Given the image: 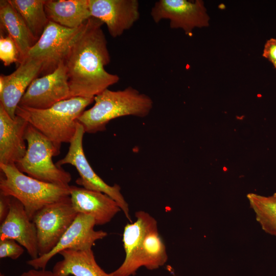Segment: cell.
Instances as JSON below:
<instances>
[{
  "mask_svg": "<svg viewBox=\"0 0 276 276\" xmlns=\"http://www.w3.org/2000/svg\"><path fill=\"white\" fill-rule=\"evenodd\" d=\"M103 24L98 19L89 18L63 60L71 98H94L120 80L117 75L105 69L110 56L102 29Z\"/></svg>",
  "mask_w": 276,
  "mask_h": 276,
  "instance_id": "cell-1",
  "label": "cell"
},
{
  "mask_svg": "<svg viewBox=\"0 0 276 276\" xmlns=\"http://www.w3.org/2000/svg\"><path fill=\"white\" fill-rule=\"evenodd\" d=\"M94 101V106L84 110L77 120L88 133L105 130L107 124L116 118L127 116L145 117L153 105L149 96L131 86L117 91L106 89L96 96Z\"/></svg>",
  "mask_w": 276,
  "mask_h": 276,
  "instance_id": "cell-2",
  "label": "cell"
},
{
  "mask_svg": "<svg viewBox=\"0 0 276 276\" xmlns=\"http://www.w3.org/2000/svg\"><path fill=\"white\" fill-rule=\"evenodd\" d=\"M93 101L94 98L76 97L43 109L18 106L16 115L60 148L62 143H70L76 132L78 118Z\"/></svg>",
  "mask_w": 276,
  "mask_h": 276,
  "instance_id": "cell-3",
  "label": "cell"
},
{
  "mask_svg": "<svg viewBox=\"0 0 276 276\" xmlns=\"http://www.w3.org/2000/svg\"><path fill=\"white\" fill-rule=\"evenodd\" d=\"M0 193L13 197L24 205L32 220L44 206L70 197L71 186L43 182L25 175L15 165L0 164Z\"/></svg>",
  "mask_w": 276,
  "mask_h": 276,
  "instance_id": "cell-4",
  "label": "cell"
},
{
  "mask_svg": "<svg viewBox=\"0 0 276 276\" xmlns=\"http://www.w3.org/2000/svg\"><path fill=\"white\" fill-rule=\"evenodd\" d=\"M27 149L15 165L22 173L37 180L60 186H69L71 174L54 164L53 156L60 154V148L30 124L25 132Z\"/></svg>",
  "mask_w": 276,
  "mask_h": 276,
  "instance_id": "cell-5",
  "label": "cell"
},
{
  "mask_svg": "<svg viewBox=\"0 0 276 276\" xmlns=\"http://www.w3.org/2000/svg\"><path fill=\"white\" fill-rule=\"evenodd\" d=\"M84 133L83 127L78 122L76 132L70 143L67 153L56 164L59 167L65 164L74 166L80 176L76 180L78 185L87 190L101 192L109 196L117 202L126 217L132 222L128 204L121 193L120 186L107 184L95 173L87 160L83 148Z\"/></svg>",
  "mask_w": 276,
  "mask_h": 276,
  "instance_id": "cell-6",
  "label": "cell"
},
{
  "mask_svg": "<svg viewBox=\"0 0 276 276\" xmlns=\"http://www.w3.org/2000/svg\"><path fill=\"white\" fill-rule=\"evenodd\" d=\"M85 22L79 28L71 29L49 21L26 58L42 61L41 74L43 76L52 73L64 60L71 46L83 31Z\"/></svg>",
  "mask_w": 276,
  "mask_h": 276,
  "instance_id": "cell-7",
  "label": "cell"
},
{
  "mask_svg": "<svg viewBox=\"0 0 276 276\" xmlns=\"http://www.w3.org/2000/svg\"><path fill=\"white\" fill-rule=\"evenodd\" d=\"M77 214L70 197L44 206L34 215L32 221L37 231L38 257L56 246Z\"/></svg>",
  "mask_w": 276,
  "mask_h": 276,
  "instance_id": "cell-8",
  "label": "cell"
},
{
  "mask_svg": "<svg viewBox=\"0 0 276 276\" xmlns=\"http://www.w3.org/2000/svg\"><path fill=\"white\" fill-rule=\"evenodd\" d=\"M150 15L157 24L169 20L171 29H181L189 36L195 28L209 26L210 17L201 0H159L154 3Z\"/></svg>",
  "mask_w": 276,
  "mask_h": 276,
  "instance_id": "cell-9",
  "label": "cell"
},
{
  "mask_svg": "<svg viewBox=\"0 0 276 276\" xmlns=\"http://www.w3.org/2000/svg\"><path fill=\"white\" fill-rule=\"evenodd\" d=\"M69 98H71L70 88L63 61L54 72L37 78L32 82L18 106L43 109Z\"/></svg>",
  "mask_w": 276,
  "mask_h": 276,
  "instance_id": "cell-10",
  "label": "cell"
},
{
  "mask_svg": "<svg viewBox=\"0 0 276 276\" xmlns=\"http://www.w3.org/2000/svg\"><path fill=\"white\" fill-rule=\"evenodd\" d=\"M95 220L93 217L78 213L74 222L50 252L36 259L28 260L27 263L35 269H45L49 261L63 250L91 249L96 241L107 235L106 232L95 231Z\"/></svg>",
  "mask_w": 276,
  "mask_h": 276,
  "instance_id": "cell-11",
  "label": "cell"
},
{
  "mask_svg": "<svg viewBox=\"0 0 276 276\" xmlns=\"http://www.w3.org/2000/svg\"><path fill=\"white\" fill-rule=\"evenodd\" d=\"M166 246L158 228L149 232L125 256L120 266L110 273L113 276H130L141 267L154 270L167 261Z\"/></svg>",
  "mask_w": 276,
  "mask_h": 276,
  "instance_id": "cell-12",
  "label": "cell"
},
{
  "mask_svg": "<svg viewBox=\"0 0 276 276\" xmlns=\"http://www.w3.org/2000/svg\"><path fill=\"white\" fill-rule=\"evenodd\" d=\"M91 17L105 24L113 38L121 36L140 18L137 0H88Z\"/></svg>",
  "mask_w": 276,
  "mask_h": 276,
  "instance_id": "cell-13",
  "label": "cell"
},
{
  "mask_svg": "<svg viewBox=\"0 0 276 276\" xmlns=\"http://www.w3.org/2000/svg\"><path fill=\"white\" fill-rule=\"evenodd\" d=\"M42 61L26 58L16 70L9 75L0 76V104L13 119L16 110L32 82L41 73Z\"/></svg>",
  "mask_w": 276,
  "mask_h": 276,
  "instance_id": "cell-14",
  "label": "cell"
},
{
  "mask_svg": "<svg viewBox=\"0 0 276 276\" xmlns=\"http://www.w3.org/2000/svg\"><path fill=\"white\" fill-rule=\"evenodd\" d=\"M11 239L24 247L31 257H38L37 231L22 204L11 196L9 212L0 226V240Z\"/></svg>",
  "mask_w": 276,
  "mask_h": 276,
  "instance_id": "cell-15",
  "label": "cell"
},
{
  "mask_svg": "<svg viewBox=\"0 0 276 276\" xmlns=\"http://www.w3.org/2000/svg\"><path fill=\"white\" fill-rule=\"evenodd\" d=\"M28 124L18 116L12 119L0 104V164L16 165L24 156L27 149L24 136Z\"/></svg>",
  "mask_w": 276,
  "mask_h": 276,
  "instance_id": "cell-16",
  "label": "cell"
},
{
  "mask_svg": "<svg viewBox=\"0 0 276 276\" xmlns=\"http://www.w3.org/2000/svg\"><path fill=\"white\" fill-rule=\"evenodd\" d=\"M70 198L75 211L93 217L96 225L108 223L121 211L117 202L108 195L83 187L71 186Z\"/></svg>",
  "mask_w": 276,
  "mask_h": 276,
  "instance_id": "cell-17",
  "label": "cell"
},
{
  "mask_svg": "<svg viewBox=\"0 0 276 276\" xmlns=\"http://www.w3.org/2000/svg\"><path fill=\"white\" fill-rule=\"evenodd\" d=\"M59 254L62 259L55 264L52 270L58 276H113L97 264L92 249H65Z\"/></svg>",
  "mask_w": 276,
  "mask_h": 276,
  "instance_id": "cell-18",
  "label": "cell"
},
{
  "mask_svg": "<svg viewBox=\"0 0 276 276\" xmlns=\"http://www.w3.org/2000/svg\"><path fill=\"white\" fill-rule=\"evenodd\" d=\"M44 10L50 21L71 29L91 17L88 0H45Z\"/></svg>",
  "mask_w": 276,
  "mask_h": 276,
  "instance_id": "cell-19",
  "label": "cell"
},
{
  "mask_svg": "<svg viewBox=\"0 0 276 276\" xmlns=\"http://www.w3.org/2000/svg\"><path fill=\"white\" fill-rule=\"evenodd\" d=\"M0 22L1 28L6 31L17 47L20 64L37 40L8 0L0 1Z\"/></svg>",
  "mask_w": 276,
  "mask_h": 276,
  "instance_id": "cell-20",
  "label": "cell"
},
{
  "mask_svg": "<svg viewBox=\"0 0 276 276\" xmlns=\"http://www.w3.org/2000/svg\"><path fill=\"white\" fill-rule=\"evenodd\" d=\"M19 14L37 41L49 22L44 10L45 0H8Z\"/></svg>",
  "mask_w": 276,
  "mask_h": 276,
  "instance_id": "cell-21",
  "label": "cell"
},
{
  "mask_svg": "<svg viewBox=\"0 0 276 276\" xmlns=\"http://www.w3.org/2000/svg\"><path fill=\"white\" fill-rule=\"evenodd\" d=\"M247 197L262 229L276 237V193L269 197L249 194Z\"/></svg>",
  "mask_w": 276,
  "mask_h": 276,
  "instance_id": "cell-22",
  "label": "cell"
},
{
  "mask_svg": "<svg viewBox=\"0 0 276 276\" xmlns=\"http://www.w3.org/2000/svg\"><path fill=\"white\" fill-rule=\"evenodd\" d=\"M135 217V222L124 227L122 241L126 255L149 232L158 228L156 220L148 213L136 212Z\"/></svg>",
  "mask_w": 276,
  "mask_h": 276,
  "instance_id": "cell-23",
  "label": "cell"
},
{
  "mask_svg": "<svg viewBox=\"0 0 276 276\" xmlns=\"http://www.w3.org/2000/svg\"><path fill=\"white\" fill-rule=\"evenodd\" d=\"M0 59L5 66H9L13 63L19 64V53L17 47L9 35L4 36L1 34Z\"/></svg>",
  "mask_w": 276,
  "mask_h": 276,
  "instance_id": "cell-24",
  "label": "cell"
},
{
  "mask_svg": "<svg viewBox=\"0 0 276 276\" xmlns=\"http://www.w3.org/2000/svg\"><path fill=\"white\" fill-rule=\"evenodd\" d=\"M24 252V249L15 240L11 239L0 240V258L18 259Z\"/></svg>",
  "mask_w": 276,
  "mask_h": 276,
  "instance_id": "cell-25",
  "label": "cell"
},
{
  "mask_svg": "<svg viewBox=\"0 0 276 276\" xmlns=\"http://www.w3.org/2000/svg\"><path fill=\"white\" fill-rule=\"evenodd\" d=\"M262 56L267 58L273 64L276 63V39L270 38L265 45Z\"/></svg>",
  "mask_w": 276,
  "mask_h": 276,
  "instance_id": "cell-26",
  "label": "cell"
},
{
  "mask_svg": "<svg viewBox=\"0 0 276 276\" xmlns=\"http://www.w3.org/2000/svg\"><path fill=\"white\" fill-rule=\"evenodd\" d=\"M11 196L0 193V222L7 217L10 207Z\"/></svg>",
  "mask_w": 276,
  "mask_h": 276,
  "instance_id": "cell-27",
  "label": "cell"
},
{
  "mask_svg": "<svg viewBox=\"0 0 276 276\" xmlns=\"http://www.w3.org/2000/svg\"><path fill=\"white\" fill-rule=\"evenodd\" d=\"M18 276H58L53 271L48 270L45 269H30L21 273Z\"/></svg>",
  "mask_w": 276,
  "mask_h": 276,
  "instance_id": "cell-28",
  "label": "cell"
},
{
  "mask_svg": "<svg viewBox=\"0 0 276 276\" xmlns=\"http://www.w3.org/2000/svg\"><path fill=\"white\" fill-rule=\"evenodd\" d=\"M0 276H5V275H4L3 274L1 273V274H0Z\"/></svg>",
  "mask_w": 276,
  "mask_h": 276,
  "instance_id": "cell-29",
  "label": "cell"
},
{
  "mask_svg": "<svg viewBox=\"0 0 276 276\" xmlns=\"http://www.w3.org/2000/svg\"><path fill=\"white\" fill-rule=\"evenodd\" d=\"M274 66L275 67V69H276V63L273 64Z\"/></svg>",
  "mask_w": 276,
  "mask_h": 276,
  "instance_id": "cell-30",
  "label": "cell"
}]
</instances>
